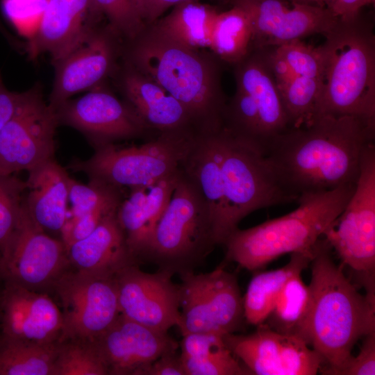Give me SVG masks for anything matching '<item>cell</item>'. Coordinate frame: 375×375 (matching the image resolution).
Masks as SVG:
<instances>
[{
    "label": "cell",
    "instance_id": "obj_1",
    "mask_svg": "<svg viewBox=\"0 0 375 375\" xmlns=\"http://www.w3.org/2000/svg\"><path fill=\"white\" fill-rule=\"evenodd\" d=\"M374 140L375 121L316 115L275 137L265 156L281 185L298 199L356 184L364 153Z\"/></svg>",
    "mask_w": 375,
    "mask_h": 375
},
{
    "label": "cell",
    "instance_id": "obj_2",
    "mask_svg": "<svg viewBox=\"0 0 375 375\" xmlns=\"http://www.w3.org/2000/svg\"><path fill=\"white\" fill-rule=\"evenodd\" d=\"M332 251L323 236L314 247L310 306L298 335L323 358L319 372L328 375H335L354 345L375 331V301L360 293Z\"/></svg>",
    "mask_w": 375,
    "mask_h": 375
},
{
    "label": "cell",
    "instance_id": "obj_3",
    "mask_svg": "<svg viewBox=\"0 0 375 375\" xmlns=\"http://www.w3.org/2000/svg\"><path fill=\"white\" fill-rule=\"evenodd\" d=\"M126 63L151 78L188 112L197 134L223 127L226 106L219 60L189 49L146 27L128 41Z\"/></svg>",
    "mask_w": 375,
    "mask_h": 375
},
{
    "label": "cell",
    "instance_id": "obj_4",
    "mask_svg": "<svg viewBox=\"0 0 375 375\" xmlns=\"http://www.w3.org/2000/svg\"><path fill=\"white\" fill-rule=\"evenodd\" d=\"M324 36V65L314 116L347 115L375 121L373 19L362 10L351 18H338Z\"/></svg>",
    "mask_w": 375,
    "mask_h": 375
},
{
    "label": "cell",
    "instance_id": "obj_5",
    "mask_svg": "<svg viewBox=\"0 0 375 375\" xmlns=\"http://www.w3.org/2000/svg\"><path fill=\"white\" fill-rule=\"evenodd\" d=\"M356 184L303 194L292 212L251 228H238L224 244L226 261L255 272L285 254L312 257L317 242L342 212Z\"/></svg>",
    "mask_w": 375,
    "mask_h": 375
},
{
    "label": "cell",
    "instance_id": "obj_6",
    "mask_svg": "<svg viewBox=\"0 0 375 375\" xmlns=\"http://www.w3.org/2000/svg\"><path fill=\"white\" fill-rule=\"evenodd\" d=\"M217 245L208 205L195 183L183 172L159 219L144 260L174 274L193 272Z\"/></svg>",
    "mask_w": 375,
    "mask_h": 375
},
{
    "label": "cell",
    "instance_id": "obj_7",
    "mask_svg": "<svg viewBox=\"0 0 375 375\" xmlns=\"http://www.w3.org/2000/svg\"><path fill=\"white\" fill-rule=\"evenodd\" d=\"M220 134L224 198L221 244H224L249 214L297 199L281 185L263 151L223 127Z\"/></svg>",
    "mask_w": 375,
    "mask_h": 375
},
{
    "label": "cell",
    "instance_id": "obj_8",
    "mask_svg": "<svg viewBox=\"0 0 375 375\" xmlns=\"http://www.w3.org/2000/svg\"><path fill=\"white\" fill-rule=\"evenodd\" d=\"M197 135L163 132L139 146L107 144L95 149L88 160H74L69 167L90 180L121 190L147 185L178 171Z\"/></svg>",
    "mask_w": 375,
    "mask_h": 375
},
{
    "label": "cell",
    "instance_id": "obj_9",
    "mask_svg": "<svg viewBox=\"0 0 375 375\" xmlns=\"http://www.w3.org/2000/svg\"><path fill=\"white\" fill-rule=\"evenodd\" d=\"M323 237L375 300V144L365 152L354 191Z\"/></svg>",
    "mask_w": 375,
    "mask_h": 375
},
{
    "label": "cell",
    "instance_id": "obj_10",
    "mask_svg": "<svg viewBox=\"0 0 375 375\" xmlns=\"http://www.w3.org/2000/svg\"><path fill=\"white\" fill-rule=\"evenodd\" d=\"M224 263L212 272L179 274L180 321L182 335L214 332L222 335L241 330L245 322L243 297L235 274Z\"/></svg>",
    "mask_w": 375,
    "mask_h": 375
},
{
    "label": "cell",
    "instance_id": "obj_11",
    "mask_svg": "<svg viewBox=\"0 0 375 375\" xmlns=\"http://www.w3.org/2000/svg\"><path fill=\"white\" fill-rule=\"evenodd\" d=\"M70 269L62 241L36 225L24 205L18 227L1 254V278L48 293Z\"/></svg>",
    "mask_w": 375,
    "mask_h": 375
},
{
    "label": "cell",
    "instance_id": "obj_12",
    "mask_svg": "<svg viewBox=\"0 0 375 375\" xmlns=\"http://www.w3.org/2000/svg\"><path fill=\"white\" fill-rule=\"evenodd\" d=\"M58 124L55 110L45 102L40 89L24 92L14 115L0 132V174L28 171L53 158Z\"/></svg>",
    "mask_w": 375,
    "mask_h": 375
},
{
    "label": "cell",
    "instance_id": "obj_13",
    "mask_svg": "<svg viewBox=\"0 0 375 375\" xmlns=\"http://www.w3.org/2000/svg\"><path fill=\"white\" fill-rule=\"evenodd\" d=\"M62 306L65 339L94 341L121 315L115 278L94 276L72 268L53 290Z\"/></svg>",
    "mask_w": 375,
    "mask_h": 375
},
{
    "label": "cell",
    "instance_id": "obj_14",
    "mask_svg": "<svg viewBox=\"0 0 375 375\" xmlns=\"http://www.w3.org/2000/svg\"><path fill=\"white\" fill-rule=\"evenodd\" d=\"M223 338L251 375H315L324 364L301 338L278 333L265 324L251 333H227Z\"/></svg>",
    "mask_w": 375,
    "mask_h": 375
},
{
    "label": "cell",
    "instance_id": "obj_15",
    "mask_svg": "<svg viewBox=\"0 0 375 375\" xmlns=\"http://www.w3.org/2000/svg\"><path fill=\"white\" fill-rule=\"evenodd\" d=\"M54 110L59 124L79 131L95 149L141 137L151 130L127 101L97 87Z\"/></svg>",
    "mask_w": 375,
    "mask_h": 375
},
{
    "label": "cell",
    "instance_id": "obj_16",
    "mask_svg": "<svg viewBox=\"0 0 375 375\" xmlns=\"http://www.w3.org/2000/svg\"><path fill=\"white\" fill-rule=\"evenodd\" d=\"M249 18L253 49L276 47L316 34L324 35L338 18L324 6L285 0H222Z\"/></svg>",
    "mask_w": 375,
    "mask_h": 375
},
{
    "label": "cell",
    "instance_id": "obj_17",
    "mask_svg": "<svg viewBox=\"0 0 375 375\" xmlns=\"http://www.w3.org/2000/svg\"><path fill=\"white\" fill-rule=\"evenodd\" d=\"M174 274L128 266L115 277L121 315L150 328L167 332L180 321V289Z\"/></svg>",
    "mask_w": 375,
    "mask_h": 375
},
{
    "label": "cell",
    "instance_id": "obj_18",
    "mask_svg": "<svg viewBox=\"0 0 375 375\" xmlns=\"http://www.w3.org/2000/svg\"><path fill=\"white\" fill-rule=\"evenodd\" d=\"M1 307V337L40 345L61 341L62 311L47 292L5 281Z\"/></svg>",
    "mask_w": 375,
    "mask_h": 375
},
{
    "label": "cell",
    "instance_id": "obj_19",
    "mask_svg": "<svg viewBox=\"0 0 375 375\" xmlns=\"http://www.w3.org/2000/svg\"><path fill=\"white\" fill-rule=\"evenodd\" d=\"M116 38L108 26H99L53 63L55 77L49 103L53 109L73 95L97 88L110 74L116 58Z\"/></svg>",
    "mask_w": 375,
    "mask_h": 375
},
{
    "label": "cell",
    "instance_id": "obj_20",
    "mask_svg": "<svg viewBox=\"0 0 375 375\" xmlns=\"http://www.w3.org/2000/svg\"><path fill=\"white\" fill-rule=\"evenodd\" d=\"M94 341L108 375H142L150 363L176 351L178 346L167 332L150 328L122 315Z\"/></svg>",
    "mask_w": 375,
    "mask_h": 375
},
{
    "label": "cell",
    "instance_id": "obj_21",
    "mask_svg": "<svg viewBox=\"0 0 375 375\" xmlns=\"http://www.w3.org/2000/svg\"><path fill=\"white\" fill-rule=\"evenodd\" d=\"M102 18L92 0H48L28 51L34 56L47 53L53 64L98 28Z\"/></svg>",
    "mask_w": 375,
    "mask_h": 375
},
{
    "label": "cell",
    "instance_id": "obj_22",
    "mask_svg": "<svg viewBox=\"0 0 375 375\" xmlns=\"http://www.w3.org/2000/svg\"><path fill=\"white\" fill-rule=\"evenodd\" d=\"M181 174L166 177L129 189L117 210V219L128 247L139 261L144 257L153 230L165 211Z\"/></svg>",
    "mask_w": 375,
    "mask_h": 375
},
{
    "label": "cell",
    "instance_id": "obj_23",
    "mask_svg": "<svg viewBox=\"0 0 375 375\" xmlns=\"http://www.w3.org/2000/svg\"><path fill=\"white\" fill-rule=\"evenodd\" d=\"M234 65L236 88L247 93L256 104L265 152L270 142L290 128L275 79L267 48L254 49Z\"/></svg>",
    "mask_w": 375,
    "mask_h": 375
},
{
    "label": "cell",
    "instance_id": "obj_24",
    "mask_svg": "<svg viewBox=\"0 0 375 375\" xmlns=\"http://www.w3.org/2000/svg\"><path fill=\"white\" fill-rule=\"evenodd\" d=\"M116 213L107 216L90 234L66 249L72 269L94 276L115 278L124 268L139 265Z\"/></svg>",
    "mask_w": 375,
    "mask_h": 375
},
{
    "label": "cell",
    "instance_id": "obj_25",
    "mask_svg": "<svg viewBox=\"0 0 375 375\" xmlns=\"http://www.w3.org/2000/svg\"><path fill=\"white\" fill-rule=\"evenodd\" d=\"M124 69L120 78L122 91L149 129L197 133L188 112L177 99L129 64L126 62Z\"/></svg>",
    "mask_w": 375,
    "mask_h": 375
},
{
    "label": "cell",
    "instance_id": "obj_26",
    "mask_svg": "<svg viewBox=\"0 0 375 375\" xmlns=\"http://www.w3.org/2000/svg\"><path fill=\"white\" fill-rule=\"evenodd\" d=\"M27 172L24 205L28 215L45 233L61 235L67 218L71 177L54 158Z\"/></svg>",
    "mask_w": 375,
    "mask_h": 375
},
{
    "label": "cell",
    "instance_id": "obj_27",
    "mask_svg": "<svg viewBox=\"0 0 375 375\" xmlns=\"http://www.w3.org/2000/svg\"><path fill=\"white\" fill-rule=\"evenodd\" d=\"M220 130L197 134L181 168L203 195L211 215L215 241L221 244L224 216Z\"/></svg>",
    "mask_w": 375,
    "mask_h": 375
},
{
    "label": "cell",
    "instance_id": "obj_28",
    "mask_svg": "<svg viewBox=\"0 0 375 375\" xmlns=\"http://www.w3.org/2000/svg\"><path fill=\"white\" fill-rule=\"evenodd\" d=\"M218 12L215 7L199 0H188L174 6L169 14L148 26L189 49L202 51L209 47Z\"/></svg>",
    "mask_w": 375,
    "mask_h": 375
},
{
    "label": "cell",
    "instance_id": "obj_29",
    "mask_svg": "<svg viewBox=\"0 0 375 375\" xmlns=\"http://www.w3.org/2000/svg\"><path fill=\"white\" fill-rule=\"evenodd\" d=\"M312 258L303 253H291L290 261L281 268L255 271L243 297L245 322L256 326L263 324L287 280L294 272L305 269Z\"/></svg>",
    "mask_w": 375,
    "mask_h": 375
},
{
    "label": "cell",
    "instance_id": "obj_30",
    "mask_svg": "<svg viewBox=\"0 0 375 375\" xmlns=\"http://www.w3.org/2000/svg\"><path fill=\"white\" fill-rule=\"evenodd\" d=\"M208 49L219 61L234 65L244 58L253 49V28L247 15L233 6L218 12Z\"/></svg>",
    "mask_w": 375,
    "mask_h": 375
},
{
    "label": "cell",
    "instance_id": "obj_31",
    "mask_svg": "<svg viewBox=\"0 0 375 375\" xmlns=\"http://www.w3.org/2000/svg\"><path fill=\"white\" fill-rule=\"evenodd\" d=\"M292 274L284 284L276 303L263 323L278 333L298 335L306 319L310 301L308 285L301 273Z\"/></svg>",
    "mask_w": 375,
    "mask_h": 375
},
{
    "label": "cell",
    "instance_id": "obj_32",
    "mask_svg": "<svg viewBox=\"0 0 375 375\" xmlns=\"http://www.w3.org/2000/svg\"><path fill=\"white\" fill-rule=\"evenodd\" d=\"M58 344L40 345L0 336V375H53Z\"/></svg>",
    "mask_w": 375,
    "mask_h": 375
},
{
    "label": "cell",
    "instance_id": "obj_33",
    "mask_svg": "<svg viewBox=\"0 0 375 375\" xmlns=\"http://www.w3.org/2000/svg\"><path fill=\"white\" fill-rule=\"evenodd\" d=\"M53 375H108L94 341L65 339L57 347Z\"/></svg>",
    "mask_w": 375,
    "mask_h": 375
},
{
    "label": "cell",
    "instance_id": "obj_34",
    "mask_svg": "<svg viewBox=\"0 0 375 375\" xmlns=\"http://www.w3.org/2000/svg\"><path fill=\"white\" fill-rule=\"evenodd\" d=\"M319 90V78L298 76L278 89L290 128L299 127L312 119Z\"/></svg>",
    "mask_w": 375,
    "mask_h": 375
},
{
    "label": "cell",
    "instance_id": "obj_35",
    "mask_svg": "<svg viewBox=\"0 0 375 375\" xmlns=\"http://www.w3.org/2000/svg\"><path fill=\"white\" fill-rule=\"evenodd\" d=\"M26 181L0 174V252H3L20 222L24 206Z\"/></svg>",
    "mask_w": 375,
    "mask_h": 375
},
{
    "label": "cell",
    "instance_id": "obj_36",
    "mask_svg": "<svg viewBox=\"0 0 375 375\" xmlns=\"http://www.w3.org/2000/svg\"><path fill=\"white\" fill-rule=\"evenodd\" d=\"M121 189L111 185L90 180L83 184L70 178L69 182L67 222H73L94 210L106 201L122 196Z\"/></svg>",
    "mask_w": 375,
    "mask_h": 375
},
{
    "label": "cell",
    "instance_id": "obj_37",
    "mask_svg": "<svg viewBox=\"0 0 375 375\" xmlns=\"http://www.w3.org/2000/svg\"><path fill=\"white\" fill-rule=\"evenodd\" d=\"M100 13L108 21V27L119 37L131 41L144 28L134 0H92Z\"/></svg>",
    "mask_w": 375,
    "mask_h": 375
},
{
    "label": "cell",
    "instance_id": "obj_38",
    "mask_svg": "<svg viewBox=\"0 0 375 375\" xmlns=\"http://www.w3.org/2000/svg\"><path fill=\"white\" fill-rule=\"evenodd\" d=\"M274 48L287 61L296 76L320 79L324 65L321 45L314 47L301 40H295Z\"/></svg>",
    "mask_w": 375,
    "mask_h": 375
},
{
    "label": "cell",
    "instance_id": "obj_39",
    "mask_svg": "<svg viewBox=\"0 0 375 375\" xmlns=\"http://www.w3.org/2000/svg\"><path fill=\"white\" fill-rule=\"evenodd\" d=\"M122 199V195L117 197L76 220L65 222L60 237L66 249L88 236L107 216L117 212Z\"/></svg>",
    "mask_w": 375,
    "mask_h": 375
},
{
    "label": "cell",
    "instance_id": "obj_40",
    "mask_svg": "<svg viewBox=\"0 0 375 375\" xmlns=\"http://www.w3.org/2000/svg\"><path fill=\"white\" fill-rule=\"evenodd\" d=\"M181 360L185 375H251L231 351L213 357Z\"/></svg>",
    "mask_w": 375,
    "mask_h": 375
},
{
    "label": "cell",
    "instance_id": "obj_41",
    "mask_svg": "<svg viewBox=\"0 0 375 375\" xmlns=\"http://www.w3.org/2000/svg\"><path fill=\"white\" fill-rule=\"evenodd\" d=\"M181 347V357L192 359L217 356L230 351L224 340L223 335L214 332L183 335Z\"/></svg>",
    "mask_w": 375,
    "mask_h": 375
},
{
    "label": "cell",
    "instance_id": "obj_42",
    "mask_svg": "<svg viewBox=\"0 0 375 375\" xmlns=\"http://www.w3.org/2000/svg\"><path fill=\"white\" fill-rule=\"evenodd\" d=\"M357 356H351L335 375L375 374V331L362 338Z\"/></svg>",
    "mask_w": 375,
    "mask_h": 375
},
{
    "label": "cell",
    "instance_id": "obj_43",
    "mask_svg": "<svg viewBox=\"0 0 375 375\" xmlns=\"http://www.w3.org/2000/svg\"><path fill=\"white\" fill-rule=\"evenodd\" d=\"M48 0H3L7 16L14 22L38 17L40 20ZM39 24V23H38Z\"/></svg>",
    "mask_w": 375,
    "mask_h": 375
},
{
    "label": "cell",
    "instance_id": "obj_44",
    "mask_svg": "<svg viewBox=\"0 0 375 375\" xmlns=\"http://www.w3.org/2000/svg\"><path fill=\"white\" fill-rule=\"evenodd\" d=\"M188 0H134L138 14L144 27L152 24L172 6Z\"/></svg>",
    "mask_w": 375,
    "mask_h": 375
},
{
    "label": "cell",
    "instance_id": "obj_45",
    "mask_svg": "<svg viewBox=\"0 0 375 375\" xmlns=\"http://www.w3.org/2000/svg\"><path fill=\"white\" fill-rule=\"evenodd\" d=\"M142 375H185L181 355L176 351L161 355L145 368Z\"/></svg>",
    "mask_w": 375,
    "mask_h": 375
},
{
    "label": "cell",
    "instance_id": "obj_46",
    "mask_svg": "<svg viewBox=\"0 0 375 375\" xmlns=\"http://www.w3.org/2000/svg\"><path fill=\"white\" fill-rule=\"evenodd\" d=\"M374 2L375 0H318V5L328 8L338 18L347 19Z\"/></svg>",
    "mask_w": 375,
    "mask_h": 375
},
{
    "label": "cell",
    "instance_id": "obj_47",
    "mask_svg": "<svg viewBox=\"0 0 375 375\" xmlns=\"http://www.w3.org/2000/svg\"><path fill=\"white\" fill-rule=\"evenodd\" d=\"M267 48V59L278 88H281L295 76L287 61L276 51L274 47Z\"/></svg>",
    "mask_w": 375,
    "mask_h": 375
},
{
    "label": "cell",
    "instance_id": "obj_48",
    "mask_svg": "<svg viewBox=\"0 0 375 375\" xmlns=\"http://www.w3.org/2000/svg\"><path fill=\"white\" fill-rule=\"evenodd\" d=\"M24 92L9 90L3 84L0 75V132L12 117L19 103Z\"/></svg>",
    "mask_w": 375,
    "mask_h": 375
},
{
    "label": "cell",
    "instance_id": "obj_49",
    "mask_svg": "<svg viewBox=\"0 0 375 375\" xmlns=\"http://www.w3.org/2000/svg\"><path fill=\"white\" fill-rule=\"evenodd\" d=\"M290 2L318 5V0H285ZM319 6V5H318Z\"/></svg>",
    "mask_w": 375,
    "mask_h": 375
},
{
    "label": "cell",
    "instance_id": "obj_50",
    "mask_svg": "<svg viewBox=\"0 0 375 375\" xmlns=\"http://www.w3.org/2000/svg\"><path fill=\"white\" fill-rule=\"evenodd\" d=\"M0 278H1V254L0 252Z\"/></svg>",
    "mask_w": 375,
    "mask_h": 375
},
{
    "label": "cell",
    "instance_id": "obj_51",
    "mask_svg": "<svg viewBox=\"0 0 375 375\" xmlns=\"http://www.w3.org/2000/svg\"><path fill=\"white\" fill-rule=\"evenodd\" d=\"M1 291H0V324H1Z\"/></svg>",
    "mask_w": 375,
    "mask_h": 375
}]
</instances>
